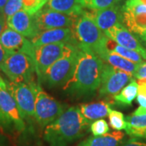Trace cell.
Masks as SVG:
<instances>
[{"label":"cell","mask_w":146,"mask_h":146,"mask_svg":"<svg viewBox=\"0 0 146 146\" xmlns=\"http://www.w3.org/2000/svg\"><path fill=\"white\" fill-rule=\"evenodd\" d=\"M78 61L72 78L63 89L77 96L92 95L100 88L103 60L89 47L78 44Z\"/></svg>","instance_id":"1"},{"label":"cell","mask_w":146,"mask_h":146,"mask_svg":"<svg viewBox=\"0 0 146 146\" xmlns=\"http://www.w3.org/2000/svg\"><path fill=\"white\" fill-rule=\"evenodd\" d=\"M89 127V122L81 115L80 108L72 106L46 127L44 140L49 146H68L83 137Z\"/></svg>","instance_id":"2"},{"label":"cell","mask_w":146,"mask_h":146,"mask_svg":"<svg viewBox=\"0 0 146 146\" xmlns=\"http://www.w3.org/2000/svg\"><path fill=\"white\" fill-rule=\"evenodd\" d=\"M72 30L77 42L89 47L102 59L109 51L106 48L108 37L97 25L91 11L84 10L75 17Z\"/></svg>","instance_id":"3"},{"label":"cell","mask_w":146,"mask_h":146,"mask_svg":"<svg viewBox=\"0 0 146 146\" xmlns=\"http://www.w3.org/2000/svg\"><path fill=\"white\" fill-rule=\"evenodd\" d=\"M78 44H68L64 54L47 70L43 82L49 87H63L72 78L78 61Z\"/></svg>","instance_id":"4"},{"label":"cell","mask_w":146,"mask_h":146,"mask_svg":"<svg viewBox=\"0 0 146 146\" xmlns=\"http://www.w3.org/2000/svg\"><path fill=\"white\" fill-rule=\"evenodd\" d=\"M0 69L14 83L34 81L35 63L33 58L25 52L8 53Z\"/></svg>","instance_id":"5"},{"label":"cell","mask_w":146,"mask_h":146,"mask_svg":"<svg viewBox=\"0 0 146 146\" xmlns=\"http://www.w3.org/2000/svg\"><path fill=\"white\" fill-rule=\"evenodd\" d=\"M65 106L43 91L40 84L36 88L34 119L42 127H46L65 111Z\"/></svg>","instance_id":"6"},{"label":"cell","mask_w":146,"mask_h":146,"mask_svg":"<svg viewBox=\"0 0 146 146\" xmlns=\"http://www.w3.org/2000/svg\"><path fill=\"white\" fill-rule=\"evenodd\" d=\"M35 81L31 83H7V89L16 101L23 118H34L36 88Z\"/></svg>","instance_id":"7"},{"label":"cell","mask_w":146,"mask_h":146,"mask_svg":"<svg viewBox=\"0 0 146 146\" xmlns=\"http://www.w3.org/2000/svg\"><path fill=\"white\" fill-rule=\"evenodd\" d=\"M68 44L55 43L48 44L39 47H34L33 60L35 72L38 79V84L44 81V76L47 70L64 54Z\"/></svg>","instance_id":"8"},{"label":"cell","mask_w":146,"mask_h":146,"mask_svg":"<svg viewBox=\"0 0 146 146\" xmlns=\"http://www.w3.org/2000/svg\"><path fill=\"white\" fill-rule=\"evenodd\" d=\"M132 75L123 72L108 63H104L102 80L99 88L101 97L113 98L119 94L121 90L130 83Z\"/></svg>","instance_id":"9"},{"label":"cell","mask_w":146,"mask_h":146,"mask_svg":"<svg viewBox=\"0 0 146 146\" xmlns=\"http://www.w3.org/2000/svg\"><path fill=\"white\" fill-rule=\"evenodd\" d=\"M123 24L137 35V38L146 32V4L141 0H127L122 6Z\"/></svg>","instance_id":"10"},{"label":"cell","mask_w":146,"mask_h":146,"mask_svg":"<svg viewBox=\"0 0 146 146\" xmlns=\"http://www.w3.org/2000/svg\"><path fill=\"white\" fill-rule=\"evenodd\" d=\"M0 126L17 131L25 128L24 118L16 101L7 89L0 88Z\"/></svg>","instance_id":"11"},{"label":"cell","mask_w":146,"mask_h":146,"mask_svg":"<svg viewBox=\"0 0 146 146\" xmlns=\"http://www.w3.org/2000/svg\"><path fill=\"white\" fill-rule=\"evenodd\" d=\"M33 16L39 32L62 28L72 29L75 22L74 16L50 9L47 7L41 9Z\"/></svg>","instance_id":"12"},{"label":"cell","mask_w":146,"mask_h":146,"mask_svg":"<svg viewBox=\"0 0 146 146\" xmlns=\"http://www.w3.org/2000/svg\"><path fill=\"white\" fill-rule=\"evenodd\" d=\"M105 35L121 46L136 51L146 59V48L142 46L139 39L123 25L112 27L104 33Z\"/></svg>","instance_id":"13"},{"label":"cell","mask_w":146,"mask_h":146,"mask_svg":"<svg viewBox=\"0 0 146 146\" xmlns=\"http://www.w3.org/2000/svg\"><path fill=\"white\" fill-rule=\"evenodd\" d=\"M34 47H39L48 44L64 43L78 44L72 28L54 29L40 32L35 37L30 40Z\"/></svg>","instance_id":"14"},{"label":"cell","mask_w":146,"mask_h":146,"mask_svg":"<svg viewBox=\"0 0 146 146\" xmlns=\"http://www.w3.org/2000/svg\"><path fill=\"white\" fill-rule=\"evenodd\" d=\"M0 43L7 53L21 51L29 54L33 58L34 46L31 41L9 27H7L1 33Z\"/></svg>","instance_id":"15"},{"label":"cell","mask_w":146,"mask_h":146,"mask_svg":"<svg viewBox=\"0 0 146 146\" xmlns=\"http://www.w3.org/2000/svg\"><path fill=\"white\" fill-rule=\"evenodd\" d=\"M7 25L25 37L33 39L40 33L34 16L21 9L7 19Z\"/></svg>","instance_id":"16"},{"label":"cell","mask_w":146,"mask_h":146,"mask_svg":"<svg viewBox=\"0 0 146 146\" xmlns=\"http://www.w3.org/2000/svg\"><path fill=\"white\" fill-rule=\"evenodd\" d=\"M97 25L102 32L107 31L112 27L123 24L122 6L119 4L98 11H91Z\"/></svg>","instance_id":"17"},{"label":"cell","mask_w":146,"mask_h":146,"mask_svg":"<svg viewBox=\"0 0 146 146\" xmlns=\"http://www.w3.org/2000/svg\"><path fill=\"white\" fill-rule=\"evenodd\" d=\"M125 134L121 131H114L103 136H90L78 146H121L123 144Z\"/></svg>","instance_id":"18"},{"label":"cell","mask_w":146,"mask_h":146,"mask_svg":"<svg viewBox=\"0 0 146 146\" xmlns=\"http://www.w3.org/2000/svg\"><path fill=\"white\" fill-rule=\"evenodd\" d=\"M81 115L89 122L101 119L108 116L111 110L109 103L102 101L90 104H83L80 106Z\"/></svg>","instance_id":"19"},{"label":"cell","mask_w":146,"mask_h":146,"mask_svg":"<svg viewBox=\"0 0 146 146\" xmlns=\"http://www.w3.org/2000/svg\"><path fill=\"white\" fill-rule=\"evenodd\" d=\"M125 131L132 138L146 140V115L126 116Z\"/></svg>","instance_id":"20"},{"label":"cell","mask_w":146,"mask_h":146,"mask_svg":"<svg viewBox=\"0 0 146 146\" xmlns=\"http://www.w3.org/2000/svg\"><path fill=\"white\" fill-rule=\"evenodd\" d=\"M46 7L50 9L76 17L84 11L80 0H49Z\"/></svg>","instance_id":"21"},{"label":"cell","mask_w":146,"mask_h":146,"mask_svg":"<svg viewBox=\"0 0 146 146\" xmlns=\"http://www.w3.org/2000/svg\"><path fill=\"white\" fill-rule=\"evenodd\" d=\"M102 60L110 65L113 66L114 68L127 73L131 74L132 76H133V74L137 70V68L140 66V64L138 63H133L125 58L120 56L119 54L110 52V51L107 52V54L102 58Z\"/></svg>","instance_id":"22"},{"label":"cell","mask_w":146,"mask_h":146,"mask_svg":"<svg viewBox=\"0 0 146 146\" xmlns=\"http://www.w3.org/2000/svg\"><path fill=\"white\" fill-rule=\"evenodd\" d=\"M138 94V84L132 79L127 85L121 90L119 94L114 97L115 103L120 106H131Z\"/></svg>","instance_id":"23"},{"label":"cell","mask_w":146,"mask_h":146,"mask_svg":"<svg viewBox=\"0 0 146 146\" xmlns=\"http://www.w3.org/2000/svg\"><path fill=\"white\" fill-rule=\"evenodd\" d=\"M106 48L110 52L118 54L120 56L125 58L127 59H128V60H130V61L135 63L141 64L145 60L143 58L141 57V54H139L137 52L131 50L127 49L125 47L121 46L110 38H107V41H106Z\"/></svg>","instance_id":"24"},{"label":"cell","mask_w":146,"mask_h":146,"mask_svg":"<svg viewBox=\"0 0 146 146\" xmlns=\"http://www.w3.org/2000/svg\"><path fill=\"white\" fill-rule=\"evenodd\" d=\"M122 0H80L84 9L98 11L119 4Z\"/></svg>","instance_id":"25"},{"label":"cell","mask_w":146,"mask_h":146,"mask_svg":"<svg viewBox=\"0 0 146 146\" xmlns=\"http://www.w3.org/2000/svg\"><path fill=\"white\" fill-rule=\"evenodd\" d=\"M108 118H109L110 125L112 129H114L115 131L125 130L127 122L123 113L111 110L108 115Z\"/></svg>","instance_id":"26"},{"label":"cell","mask_w":146,"mask_h":146,"mask_svg":"<svg viewBox=\"0 0 146 146\" xmlns=\"http://www.w3.org/2000/svg\"><path fill=\"white\" fill-rule=\"evenodd\" d=\"M46 2L44 0H23L22 9L25 10L32 16L35 15L36 12L43 8Z\"/></svg>","instance_id":"27"},{"label":"cell","mask_w":146,"mask_h":146,"mask_svg":"<svg viewBox=\"0 0 146 146\" xmlns=\"http://www.w3.org/2000/svg\"><path fill=\"white\" fill-rule=\"evenodd\" d=\"M90 130L94 136H100L108 133L110 127L106 121L103 119H101L95 120L91 123Z\"/></svg>","instance_id":"28"},{"label":"cell","mask_w":146,"mask_h":146,"mask_svg":"<svg viewBox=\"0 0 146 146\" xmlns=\"http://www.w3.org/2000/svg\"><path fill=\"white\" fill-rule=\"evenodd\" d=\"M22 2L23 0H7L3 12V15L6 19L22 9Z\"/></svg>","instance_id":"29"},{"label":"cell","mask_w":146,"mask_h":146,"mask_svg":"<svg viewBox=\"0 0 146 146\" xmlns=\"http://www.w3.org/2000/svg\"><path fill=\"white\" fill-rule=\"evenodd\" d=\"M133 77L137 80H146V61L140 64L139 68L133 74Z\"/></svg>","instance_id":"30"},{"label":"cell","mask_w":146,"mask_h":146,"mask_svg":"<svg viewBox=\"0 0 146 146\" xmlns=\"http://www.w3.org/2000/svg\"><path fill=\"white\" fill-rule=\"evenodd\" d=\"M121 146H146V141L141 140L140 138H131Z\"/></svg>","instance_id":"31"},{"label":"cell","mask_w":146,"mask_h":146,"mask_svg":"<svg viewBox=\"0 0 146 146\" xmlns=\"http://www.w3.org/2000/svg\"><path fill=\"white\" fill-rule=\"evenodd\" d=\"M7 54H8V53L5 50L3 49V47L2 46V45H1V43H0V68H1V66L3 65V62L5 61Z\"/></svg>","instance_id":"32"},{"label":"cell","mask_w":146,"mask_h":146,"mask_svg":"<svg viewBox=\"0 0 146 146\" xmlns=\"http://www.w3.org/2000/svg\"><path fill=\"white\" fill-rule=\"evenodd\" d=\"M7 19L3 14H0V35L7 28Z\"/></svg>","instance_id":"33"},{"label":"cell","mask_w":146,"mask_h":146,"mask_svg":"<svg viewBox=\"0 0 146 146\" xmlns=\"http://www.w3.org/2000/svg\"><path fill=\"white\" fill-rule=\"evenodd\" d=\"M7 2V0H0V14H3Z\"/></svg>","instance_id":"34"},{"label":"cell","mask_w":146,"mask_h":146,"mask_svg":"<svg viewBox=\"0 0 146 146\" xmlns=\"http://www.w3.org/2000/svg\"><path fill=\"white\" fill-rule=\"evenodd\" d=\"M138 39H139V41L141 42V43H142L146 47V32L140 37H138Z\"/></svg>","instance_id":"35"},{"label":"cell","mask_w":146,"mask_h":146,"mask_svg":"<svg viewBox=\"0 0 146 146\" xmlns=\"http://www.w3.org/2000/svg\"><path fill=\"white\" fill-rule=\"evenodd\" d=\"M0 88L2 89H7V82L3 79L0 75Z\"/></svg>","instance_id":"36"},{"label":"cell","mask_w":146,"mask_h":146,"mask_svg":"<svg viewBox=\"0 0 146 146\" xmlns=\"http://www.w3.org/2000/svg\"><path fill=\"white\" fill-rule=\"evenodd\" d=\"M141 2H143V3H145L146 4V0H141Z\"/></svg>","instance_id":"37"},{"label":"cell","mask_w":146,"mask_h":146,"mask_svg":"<svg viewBox=\"0 0 146 146\" xmlns=\"http://www.w3.org/2000/svg\"><path fill=\"white\" fill-rule=\"evenodd\" d=\"M44 1H45V2H46V3H47V2H48L49 0H44Z\"/></svg>","instance_id":"38"},{"label":"cell","mask_w":146,"mask_h":146,"mask_svg":"<svg viewBox=\"0 0 146 146\" xmlns=\"http://www.w3.org/2000/svg\"><path fill=\"white\" fill-rule=\"evenodd\" d=\"M0 146H1V145H0Z\"/></svg>","instance_id":"39"}]
</instances>
